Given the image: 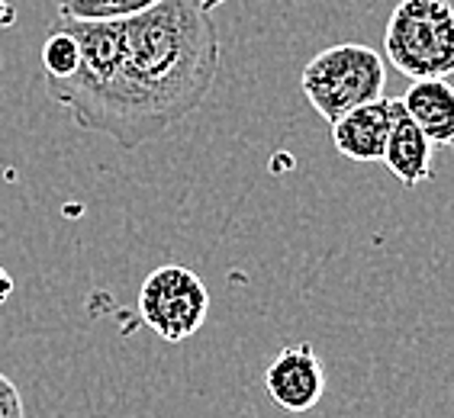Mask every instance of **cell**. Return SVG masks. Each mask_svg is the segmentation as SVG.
<instances>
[{
  "label": "cell",
  "mask_w": 454,
  "mask_h": 418,
  "mask_svg": "<svg viewBox=\"0 0 454 418\" xmlns=\"http://www.w3.org/2000/svg\"><path fill=\"white\" fill-rule=\"evenodd\" d=\"M81 52L68 81L45 84L81 129L120 149L161 139L207 100L219 71V33L203 0H158L126 19H65Z\"/></svg>",
  "instance_id": "cell-1"
},
{
  "label": "cell",
  "mask_w": 454,
  "mask_h": 418,
  "mask_svg": "<svg viewBox=\"0 0 454 418\" xmlns=\"http://www.w3.org/2000/svg\"><path fill=\"white\" fill-rule=\"evenodd\" d=\"M384 52L410 81L454 74V7L448 0H400L387 19Z\"/></svg>",
  "instance_id": "cell-2"
},
{
  "label": "cell",
  "mask_w": 454,
  "mask_h": 418,
  "mask_svg": "<svg viewBox=\"0 0 454 418\" xmlns=\"http://www.w3.org/2000/svg\"><path fill=\"white\" fill-rule=\"evenodd\" d=\"M387 65L371 45L339 43L306 61L300 88L316 113L329 126L361 104L384 97Z\"/></svg>",
  "instance_id": "cell-3"
},
{
  "label": "cell",
  "mask_w": 454,
  "mask_h": 418,
  "mask_svg": "<svg viewBox=\"0 0 454 418\" xmlns=\"http://www.w3.org/2000/svg\"><path fill=\"white\" fill-rule=\"evenodd\" d=\"M207 313H210V290L191 267L165 264L142 280V322L168 344H181L197 335L207 322Z\"/></svg>",
  "instance_id": "cell-4"
},
{
  "label": "cell",
  "mask_w": 454,
  "mask_h": 418,
  "mask_svg": "<svg viewBox=\"0 0 454 418\" xmlns=\"http://www.w3.org/2000/svg\"><path fill=\"white\" fill-rule=\"evenodd\" d=\"M264 390L284 412L303 415L323 402L325 370L309 344L284 348L264 370Z\"/></svg>",
  "instance_id": "cell-5"
},
{
  "label": "cell",
  "mask_w": 454,
  "mask_h": 418,
  "mask_svg": "<svg viewBox=\"0 0 454 418\" xmlns=\"http://www.w3.org/2000/svg\"><path fill=\"white\" fill-rule=\"evenodd\" d=\"M403 113V104L394 97H377L371 104H361L355 110L333 122V145L341 158L371 165L380 161L387 149V139L396 126V116Z\"/></svg>",
  "instance_id": "cell-6"
},
{
  "label": "cell",
  "mask_w": 454,
  "mask_h": 418,
  "mask_svg": "<svg viewBox=\"0 0 454 418\" xmlns=\"http://www.w3.org/2000/svg\"><path fill=\"white\" fill-rule=\"evenodd\" d=\"M400 104L432 145H454V88L448 78L412 81Z\"/></svg>",
  "instance_id": "cell-7"
},
{
  "label": "cell",
  "mask_w": 454,
  "mask_h": 418,
  "mask_svg": "<svg viewBox=\"0 0 454 418\" xmlns=\"http://www.w3.org/2000/svg\"><path fill=\"white\" fill-rule=\"evenodd\" d=\"M432 155H435V145L422 135V129L410 120L406 113L396 116V126L387 139L384 161L387 171L403 183V187H422V183L432 177Z\"/></svg>",
  "instance_id": "cell-8"
},
{
  "label": "cell",
  "mask_w": 454,
  "mask_h": 418,
  "mask_svg": "<svg viewBox=\"0 0 454 418\" xmlns=\"http://www.w3.org/2000/svg\"><path fill=\"white\" fill-rule=\"evenodd\" d=\"M81 65L78 43L68 29L61 27L59 19L52 23L49 35L43 43V71H45V84H59V81H68Z\"/></svg>",
  "instance_id": "cell-9"
},
{
  "label": "cell",
  "mask_w": 454,
  "mask_h": 418,
  "mask_svg": "<svg viewBox=\"0 0 454 418\" xmlns=\"http://www.w3.org/2000/svg\"><path fill=\"white\" fill-rule=\"evenodd\" d=\"M158 0H59L65 19H126L155 7Z\"/></svg>",
  "instance_id": "cell-10"
},
{
  "label": "cell",
  "mask_w": 454,
  "mask_h": 418,
  "mask_svg": "<svg viewBox=\"0 0 454 418\" xmlns=\"http://www.w3.org/2000/svg\"><path fill=\"white\" fill-rule=\"evenodd\" d=\"M0 418H27L23 396H20L17 383L7 374H0Z\"/></svg>",
  "instance_id": "cell-11"
},
{
  "label": "cell",
  "mask_w": 454,
  "mask_h": 418,
  "mask_svg": "<svg viewBox=\"0 0 454 418\" xmlns=\"http://www.w3.org/2000/svg\"><path fill=\"white\" fill-rule=\"evenodd\" d=\"M10 293H13V277H10L7 270L0 267V306L7 303V299H10Z\"/></svg>",
  "instance_id": "cell-12"
}]
</instances>
